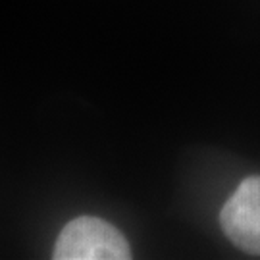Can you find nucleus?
Wrapping results in <instances>:
<instances>
[{"instance_id": "1", "label": "nucleus", "mask_w": 260, "mask_h": 260, "mask_svg": "<svg viewBox=\"0 0 260 260\" xmlns=\"http://www.w3.org/2000/svg\"><path fill=\"white\" fill-rule=\"evenodd\" d=\"M56 260H127L131 249L123 233L106 220L79 216L64 225L54 245Z\"/></svg>"}, {"instance_id": "2", "label": "nucleus", "mask_w": 260, "mask_h": 260, "mask_svg": "<svg viewBox=\"0 0 260 260\" xmlns=\"http://www.w3.org/2000/svg\"><path fill=\"white\" fill-rule=\"evenodd\" d=\"M225 237L245 252L260 254V176L243 179L220 212Z\"/></svg>"}]
</instances>
